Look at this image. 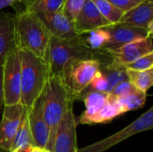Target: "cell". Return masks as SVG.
<instances>
[{
	"mask_svg": "<svg viewBox=\"0 0 153 152\" xmlns=\"http://www.w3.org/2000/svg\"><path fill=\"white\" fill-rule=\"evenodd\" d=\"M97 53L87 46L83 35L67 39L51 35L45 57L49 76L61 78L64 72L74 63L87 59H99Z\"/></svg>",
	"mask_w": 153,
	"mask_h": 152,
	"instance_id": "cell-1",
	"label": "cell"
},
{
	"mask_svg": "<svg viewBox=\"0 0 153 152\" xmlns=\"http://www.w3.org/2000/svg\"><path fill=\"white\" fill-rule=\"evenodd\" d=\"M14 41L20 50H26L45 60L51 34L39 16L24 9L14 14Z\"/></svg>",
	"mask_w": 153,
	"mask_h": 152,
	"instance_id": "cell-2",
	"label": "cell"
},
{
	"mask_svg": "<svg viewBox=\"0 0 153 152\" xmlns=\"http://www.w3.org/2000/svg\"><path fill=\"white\" fill-rule=\"evenodd\" d=\"M43 116L49 129L47 151L52 152L56 133L68 107L74 99L59 77L49 76L40 96Z\"/></svg>",
	"mask_w": 153,
	"mask_h": 152,
	"instance_id": "cell-3",
	"label": "cell"
},
{
	"mask_svg": "<svg viewBox=\"0 0 153 152\" xmlns=\"http://www.w3.org/2000/svg\"><path fill=\"white\" fill-rule=\"evenodd\" d=\"M21 56V104L28 110L40 98L49 77L45 60L29 51L20 50Z\"/></svg>",
	"mask_w": 153,
	"mask_h": 152,
	"instance_id": "cell-4",
	"label": "cell"
},
{
	"mask_svg": "<svg viewBox=\"0 0 153 152\" xmlns=\"http://www.w3.org/2000/svg\"><path fill=\"white\" fill-rule=\"evenodd\" d=\"M102 63L99 59H87L69 66L60 78L73 99H79L81 94L90 86Z\"/></svg>",
	"mask_w": 153,
	"mask_h": 152,
	"instance_id": "cell-5",
	"label": "cell"
},
{
	"mask_svg": "<svg viewBox=\"0 0 153 152\" xmlns=\"http://www.w3.org/2000/svg\"><path fill=\"white\" fill-rule=\"evenodd\" d=\"M2 69L4 106L21 103V56L16 46L6 56Z\"/></svg>",
	"mask_w": 153,
	"mask_h": 152,
	"instance_id": "cell-6",
	"label": "cell"
},
{
	"mask_svg": "<svg viewBox=\"0 0 153 152\" xmlns=\"http://www.w3.org/2000/svg\"><path fill=\"white\" fill-rule=\"evenodd\" d=\"M152 127L153 108H151L126 127L101 141L78 149L77 152H104L135 134L152 130Z\"/></svg>",
	"mask_w": 153,
	"mask_h": 152,
	"instance_id": "cell-7",
	"label": "cell"
},
{
	"mask_svg": "<svg viewBox=\"0 0 153 152\" xmlns=\"http://www.w3.org/2000/svg\"><path fill=\"white\" fill-rule=\"evenodd\" d=\"M28 109L21 103L3 107L0 121V149L10 151Z\"/></svg>",
	"mask_w": 153,
	"mask_h": 152,
	"instance_id": "cell-8",
	"label": "cell"
},
{
	"mask_svg": "<svg viewBox=\"0 0 153 152\" xmlns=\"http://www.w3.org/2000/svg\"><path fill=\"white\" fill-rule=\"evenodd\" d=\"M77 120L74 113V103L65 112L55 136L52 152H77Z\"/></svg>",
	"mask_w": 153,
	"mask_h": 152,
	"instance_id": "cell-9",
	"label": "cell"
},
{
	"mask_svg": "<svg viewBox=\"0 0 153 152\" xmlns=\"http://www.w3.org/2000/svg\"><path fill=\"white\" fill-rule=\"evenodd\" d=\"M105 28L108 31L109 39L104 47L100 51L104 53L119 48L133 41L152 37V35L145 29L120 22L117 24H111Z\"/></svg>",
	"mask_w": 153,
	"mask_h": 152,
	"instance_id": "cell-10",
	"label": "cell"
},
{
	"mask_svg": "<svg viewBox=\"0 0 153 152\" xmlns=\"http://www.w3.org/2000/svg\"><path fill=\"white\" fill-rule=\"evenodd\" d=\"M150 53H153L152 37L135 40L119 48L107 52L111 57V62L109 64L111 65L122 67H125L141 56Z\"/></svg>",
	"mask_w": 153,
	"mask_h": 152,
	"instance_id": "cell-11",
	"label": "cell"
},
{
	"mask_svg": "<svg viewBox=\"0 0 153 152\" xmlns=\"http://www.w3.org/2000/svg\"><path fill=\"white\" fill-rule=\"evenodd\" d=\"M28 121L32 136L33 147L47 151L49 140V129L43 116L40 98L28 110Z\"/></svg>",
	"mask_w": 153,
	"mask_h": 152,
	"instance_id": "cell-12",
	"label": "cell"
},
{
	"mask_svg": "<svg viewBox=\"0 0 153 152\" xmlns=\"http://www.w3.org/2000/svg\"><path fill=\"white\" fill-rule=\"evenodd\" d=\"M74 25L79 35H84L93 30L105 28L111 24L102 16L92 0H85L80 14L74 22Z\"/></svg>",
	"mask_w": 153,
	"mask_h": 152,
	"instance_id": "cell-13",
	"label": "cell"
},
{
	"mask_svg": "<svg viewBox=\"0 0 153 152\" xmlns=\"http://www.w3.org/2000/svg\"><path fill=\"white\" fill-rule=\"evenodd\" d=\"M49 33L58 39H67L81 35L75 30L74 22L63 13L62 9L51 14H38Z\"/></svg>",
	"mask_w": 153,
	"mask_h": 152,
	"instance_id": "cell-14",
	"label": "cell"
},
{
	"mask_svg": "<svg viewBox=\"0 0 153 152\" xmlns=\"http://www.w3.org/2000/svg\"><path fill=\"white\" fill-rule=\"evenodd\" d=\"M153 2L144 0L138 5L124 13L120 23L139 27L147 30L152 35L153 33Z\"/></svg>",
	"mask_w": 153,
	"mask_h": 152,
	"instance_id": "cell-15",
	"label": "cell"
},
{
	"mask_svg": "<svg viewBox=\"0 0 153 152\" xmlns=\"http://www.w3.org/2000/svg\"><path fill=\"white\" fill-rule=\"evenodd\" d=\"M79 99H82L84 102L85 110L78 117L77 124L87 125V122L108 103L109 93L96 91L87 88L81 94Z\"/></svg>",
	"mask_w": 153,
	"mask_h": 152,
	"instance_id": "cell-16",
	"label": "cell"
},
{
	"mask_svg": "<svg viewBox=\"0 0 153 152\" xmlns=\"http://www.w3.org/2000/svg\"><path fill=\"white\" fill-rule=\"evenodd\" d=\"M14 14L0 12V66L3 65L8 53L15 47Z\"/></svg>",
	"mask_w": 153,
	"mask_h": 152,
	"instance_id": "cell-17",
	"label": "cell"
},
{
	"mask_svg": "<svg viewBox=\"0 0 153 152\" xmlns=\"http://www.w3.org/2000/svg\"><path fill=\"white\" fill-rule=\"evenodd\" d=\"M122 114L124 113L117 101V99L109 94V99L108 103L87 122V125L108 123Z\"/></svg>",
	"mask_w": 153,
	"mask_h": 152,
	"instance_id": "cell-18",
	"label": "cell"
},
{
	"mask_svg": "<svg viewBox=\"0 0 153 152\" xmlns=\"http://www.w3.org/2000/svg\"><path fill=\"white\" fill-rule=\"evenodd\" d=\"M126 70L127 79L134 89L147 93L148 90L153 84V68L146 71Z\"/></svg>",
	"mask_w": 153,
	"mask_h": 152,
	"instance_id": "cell-19",
	"label": "cell"
},
{
	"mask_svg": "<svg viewBox=\"0 0 153 152\" xmlns=\"http://www.w3.org/2000/svg\"><path fill=\"white\" fill-rule=\"evenodd\" d=\"M65 0H33L25 5V9L37 14H51L61 9Z\"/></svg>",
	"mask_w": 153,
	"mask_h": 152,
	"instance_id": "cell-20",
	"label": "cell"
},
{
	"mask_svg": "<svg viewBox=\"0 0 153 152\" xmlns=\"http://www.w3.org/2000/svg\"><path fill=\"white\" fill-rule=\"evenodd\" d=\"M147 99V93L137 90L136 89L125 98L117 99L123 113L136 110L144 106Z\"/></svg>",
	"mask_w": 153,
	"mask_h": 152,
	"instance_id": "cell-21",
	"label": "cell"
},
{
	"mask_svg": "<svg viewBox=\"0 0 153 152\" xmlns=\"http://www.w3.org/2000/svg\"><path fill=\"white\" fill-rule=\"evenodd\" d=\"M102 16L110 23L117 24L120 22L124 12L116 7L108 0H92Z\"/></svg>",
	"mask_w": 153,
	"mask_h": 152,
	"instance_id": "cell-22",
	"label": "cell"
},
{
	"mask_svg": "<svg viewBox=\"0 0 153 152\" xmlns=\"http://www.w3.org/2000/svg\"><path fill=\"white\" fill-rule=\"evenodd\" d=\"M109 39L108 31L106 28H100L93 30L87 33V37L84 38L87 46L93 51L100 52Z\"/></svg>",
	"mask_w": 153,
	"mask_h": 152,
	"instance_id": "cell-23",
	"label": "cell"
},
{
	"mask_svg": "<svg viewBox=\"0 0 153 152\" xmlns=\"http://www.w3.org/2000/svg\"><path fill=\"white\" fill-rule=\"evenodd\" d=\"M28 146L33 147V142H32V136H31V133H30V125H29L28 111H27V113L19 127L16 136L14 138L12 150L17 149V148H22V147H28Z\"/></svg>",
	"mask_w": 153,
	"mask_h": 152,
	"instance_id": "cell-24",
	"label": "cell"
},
{
	"mask_svg": "<svg viewBox=\"0 0 153 152\" xmlns=\"http://www.w3.org/2000/svg\"><path fill=\"white\" fill-rule=\"evenodd\" d=\"M85 0H65L61 7L63 13L74 22L80 14Z\"/></svg>",
	"mask_w": 153,
	"mask_h": 152,
	"instance_id": "cell-25",
	"label": "cell"
},
{
	"mask_svg": "<svg viewBox=\"0 0 153 152\" xmlns=\"http://www.w3.org/2000/svg\"><path fill=\"white\" fill-rule=\"evenodd\" d=\"M126 69L134 71H146L153 68V53H150L140 58L136 59L133 63L125 66Z\"/></svg>",
	"mask_w": 153,
	"mask_h": 152,
	"instance_id": "cell-26",
	"label": "cell"
},
{
	"mask_svg": "<svg viewBox=\"0 0 153 152\" xmlns=\"http://www.w3.org/2000/svg\"><path fill=\"white\" fill-rule=\"evenodd\" d=\"M135 89L134 88V86L131 84V82L128 80H125L119 83H117L113 90H111V92L109 93L111 96L117 98V99H121V98H125L127 95H129L130 93H132Z\"/></svg>",
	"mask_w": 153,
	"mask_h": 152,
	"instance_id": "cell-27",
	"label": "cell"
},
{
	"mask_svg": "<svg viewBox=\"0 0 153 152\" xmlns=\"http://www.w3.org/2000/svg\"><path fill=\"white\" fill-rule=\"evenodd\" d=\"M116 7L120 9L122 12L126 13L134 6L138 5L144 0H108Z\"/></svg>",
	"mask_w": 153,
	"mask_h": 152,
	"instance_id": "cell-28",
	"label": "cell"
},
{
	"mask_svg": "<svg viewBox=\"0 0 153 152\" xmlns=\"http://www.w3.org/2000/svg\"><path fill=\"white\" fill-rule=\"evenodd\" d=\"M21 2L22 0H0V12L6 7L13 6Z\"/></svg>",
	"mask_w": 153,
	"mask_h": 152,
	"instance_id": "cell-29",
	"label": "cell"
},
{
	"mask_svg": "<svg viewBox=\"0 0 153 152\" xmlns=\"http://www.w3.org/2000/svg\"><path fill=\"white\" fill-rule=\"evenodd\" d=\"M2 74H3V69H2V66H0V109H1L2 107H4V94H3Z\"/></svg>",
	"mask_w": 153,
	"mask_h": 152,
	"instance_id": "cell-30",
	"label": "cell"
},
{
	"mask_svg": "<svg viewBox=\"0 0 153 152\" xmlns=\"http://www.w3.org/2000/svg\"><path fill=\"white\" fill-rule=\"evenodd\" d=\"M32 146H28V147H22V148H17L14 150H12L10 152H30L32 150Z\"/></svg>",
	"mask_w": 153,
	"mask_h": 152,
	"instance_id": "cell-31",
	"label": "cell"
},
{
	"mask_svg": "<svg viewBox=\"0 0 153 152\" xmlns=\"http://www.w3.org/2000/svg\"><path fill=\"white\" fill-rule=\"evenodd\" d=\"M45 151H46V150H43V149H39V148L33 147L30 152H45Z\"/></svg>",
	"mask_w": 153,
	"mask_h": 152,
	"instance_id": "cell-32",
	"label": "cell"
},
{
	"mask_svg": "<svg viewBox=\"0 0 153 152\" xmlns=\"http://www.w3.org/2000/svg\"><path fill=\"white\" fill-rule=\"evenodd\" d=\"M31 1H33V0H22V2H21V3H24V4L26 5L27 4L30 3Z\"/></svg>",
	"mask_w": 153,
	"mask_h": 152,
	"instance_id": "cell-33",
	"label": "cell"
},
{
	"mask_svg": "<svg viewBox=\"0 0 153 152\" xmlns=\"http://www.w3.org/2000/svg\"><path fill=\"white\" fill-rule=\"evenodd\" d=\"M45 152H48V151H45Z\"/></svg>",
	"mask_w": 153,
	"mask_h": 152,
	"instance_id": "cell-34",
	"label": "cell"
}]
</instances>
